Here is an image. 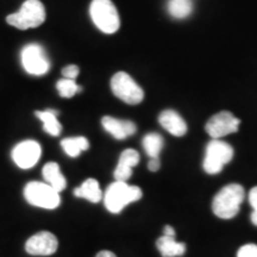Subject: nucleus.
Wrapping results in <instances>:
<instances>
[{
    "mask_svg": "<svg viewBox=\"0 0 257 257\" xmlns=\"http://www.w3.org/2000/svg\"><path fill=\"white\" fill-rule=\"evenodd\" d=\"M245 192L240 185L231 184L221 188L212 201V210L221 219H231L239 212Z\"/></svg>",
    "mask_w": 257,
    "mask_h": 257,
    "instance_id": "f257e3e1",
    "label": "nucleus"
},
{
    "mask_svg": "<svg viewBox=\"0 0 257 257\" xmlns=\"http://www.w3.org/2000/svg\"><path fill=\"white\" fill-rule=\"evenodd\" d=\"M142 189L137 186H130L124 181H115L106 189L104 204L111 213H120L131 202L142 198Z\"/></svg>",
    "mask_w": 257,
    "mask_h": 257,
    "instance_id": "f03ea898",
    "label": "nucleus"
},
{
    "mask_svg": "<svg viewBox=\"0 0 257 257\" xmlns=\"http://www.w3.org/2000/svg\"><path fill=\"white\" fill-rule=\"evenodd\" d=\"M89 15L95 27L105 34H114L120 27L119 15L111 0H93Z\"/></svg>",
    "mask_w": 257,
    "mask_h": 257,
    "instance_id": "7ed1b4c3",
    "label": "nucleus"
},
{
    "mask_svg": "<svg viewBox=\"0 0 257 257\" xmlns=\"http://www.w3.org/2000/svg\"><path fill=\"white\" fill-rule=\"evenodd\" d=\"M46 21V9L40 0H27L17 14L6 17V22L19 30L37 28Z\"/></svg>",
    "mask_w": 257,
    "mask_h": 257,
    "instance_id": "20e7f679",
    "label": "nucleus"
},
{
    "mask_svg": "<svg viewBox=\"0 0 257 257\" xmlns=\"http://www.w3.org/2000/svg\"><path fill=\"white\" fill-rule=\"evenodd\" d=\"M24 197L29 204L46 210H54L61 202L59 192L46 182L40 181L29 182L24 188Z\"/></svg>",
    "mask_w": 257,
    "mask_h": 257,
    "instance_id": "39448f33",
    "label": "nucleus"
},
{
    "mask_svg": "<svg viewBox=\"0 0 257 257\" xmlns=\"http://www.w3.org/2000/svg\"><path fill=\"white\" fill-rule=\"evenodd\" d=\"M233 157V149L229 143L212 140L207 144L202 167L207 174H218Z\"/></svg>",
    "mask_w": 257,
    "mask_h": 257,
    "instance_id": "423d86ee",
    "label": "nucleus"
},
{
    "mask_svg": "<svg viewBox=\"0 0 257 257\" xmlns=\"http://www.w3.org/2000/svg\"><path fill=\"white\" fill-rule=\"evenodd\" d=\"M111 89L118 99L128 105H137L144 99L143 89L125 72H118L112 76Z\"/></svg>",
    "mask_w": 257,
    "mask_h": 257,
    "instance_id": "0eeeda50",
    "label": "nucleus"
},
{
    "mask_svg": "<svg viewBox=\"0 0 257 257\" xmlns=\"http://www.w3.org/2000/svg\"><path fill=\"white\" fill-rule=\"evenodd\" d=\"M22 63L31 75H43L50 68L46 51L38 44H29L22 50Z\"/></svg>",
    "mask_w": 257,
    "mask_h": 257,
    "instance_id": "6e6552de",
    "label": "nucleus"
},
{
    "mask_svg": "<svg viewBox=\"0 0 257 257\" xmlns=\"http://www.w3.org/2000/svg\"><path fill=\"white\" fill-rule=\"evenodd\" d=\"M240 120L229 111H221L214 114L206 123L205 130L212 140H220L221 137L236 133L239 127Z\"/></svg>",
    "mask_w": 257,
    "mask_h": 257,
    "instance_id": "1a4fd4ad",
    "label": "nucleus"
},
{
    "mask_svg": "<svg viewBox=\"0 0 257 257\" xmlns=\"http://www.w3.org/2000/svg\"><path fill=\"white\" fill-rule=\"evenodd\" d=\"M41 146L36 141H23L12 150V160L22 169H30L36 166L41 157Z\"/></svg>",
    "mask_w": 257,
    "mask_h": 257,
    "instance_id": "9d476101",
    "label": "nucleus"
},
{
    "mask_svg": "<svg viewBox=\"0 0 257 257\" xmlns=\"http://www.w3.org/2000/svg\"><path fill=\"white\" fill-rule=\"evenodd\" d=\"M57 248H59V240L55 234L49 231H41L31 236L25 243L27 252L34 256H50L56 252Z\"/></svg>",
    "mask_w": 257,
    "mask_h": 257,
    "instance_id": "9b49d317",
    "label": "nucleus"
},
{
    "mask_svg": "<svg viewBox=\"0 0 257 257\" xmlns=\"http://www.w3.org/2000/svg\"><path fill=\"white\" fill-rule=\"evenodd\" d=\"M101 124L102 127L118 141H123L125 138L133 136L136 134L137 130L134 121L117 119V118L110 117V115H105L101 119Z\"/></svg>",
    "mask_w": 257,
    "mask_h": 257,
    "instance_id": "f8f14e48",
    "label": "nucleus"
},
{
    "mask_svg": "<svg viewBox=\"0 0 257 257\" xmlns=\"http://www.w3.org/2000/svg\"><path fill=\"white\" fill-rule=\"evenodd\" d=\"M140 162V154L134 149H126L120 154L117 168L114 169L115 181L126 182L133 175V168Z\"/></svg>",
    "mask_w": 257,
    "mask_h": 257,
    "instance_id": "ddd939ff",
    "label": "nucleus"
},
{
    "mask_svg": "<svg viewBox=\"0 0 257 257\" xmlns=\"http://www.w3.org/2000/svg\"><path fill=\"white\" fill-rule=\"evenodd\" d=\"M159 123L165 130L172 134L173 136L181 137L187 133V124L184 118L174 110H166L161 112L159 117Z\"/></svg>",
    "mask_w": 257,
    "mask_h": 257,
    "instance_id": "4468645a",
    "label": "nucleus"
},
{
    "mask_svg": "<svg viewBox=\"0 0 257 257\" xmlns=\"http://www.w3.org/2000/svg\"><path fill=\"white\" fill-rule=\"evenodd\" d=\"M42 174H43V178L46 180V184L51 186L59 193L67 187V180L61 173L60 166L56 162H48L43 167Z\"/></svg>",
    "mask_w": 257,
    "mask_h": 257,
    "instance_id": "2eb2a0df",
    "label": "nucleus"
},
{
    "mask_svg": "<svg viewBox=\"0 0 257 257\" xmlns=\"http://www.w3.org/2000/svg\"><path fill=\"white\" fill-rule=\"evenodd\" d=\"M156 246L163 257L182 256L186 252L185 243L176 242L175 237L165 236V234L157 239Z\"/></svg>",
    "mask_w": 257,
    "mask_h": 257,
    "instance_id": "dca6fc26",
    "label": "nucleus"
},
{
    "mask_svg": "<svg viewBox=\"0 0 257 257\" xmlns=\"http://www.w3.org/2000/svg\"><path fill=\"white\" fill-rule=\"evenodd\" d=\"M74 195L87 199L91 202H99L102 199V191L95 179H87L80 187L74 189Z\"/></svg>",
    "mask_w": 257,
    "mask_h": 257,
    "instance_id": "f3484780",
    "label": "nucleus"
},
{
    "mask_svg": "<svg viewBox=\"0 0 257 257\" xmlns=\"http://www.w3.org/2000/svg\"><path fill=\"white\" fill-rule=\"evenodd\" d=\"M37 118H40L43 123V130L47 134H49L50 136L57 137L60 136L61 131H62V125L59 120H57V114L59 111L56 110H50L48 108L46 111H36L35 112Z\"/></svg>",
    "mask_w": 257,
    "mask_h": 257,
    "instance_id": "a211bd4d",
    "label": "nucleus"
},
{
    "mask_svg": "<svg viewBox=\"0 0 257 257\" xmlns=\"http://www.w3.org/2000/svg\"><path fill=\"white\" fill-rule=\"evenodd\" d=\"M64 153L70 157H78L82 152L89 148V142L86 137L79 136V137H69L64 138L61 142Z\"/></svg>",
    "mask_w": 257,
    "mask_h": 257,
    "instance_id": "6ab92c4d",
    "label": "nucleus"
},
{
    "mask_svg": "<svg viewBox=\"0 0 257 257\" xmlns=\"http://www.w3.org/2000/svg\"><path fill=\"white\" fill-rule=\"evenodd\" d=\"M168 12L173 18L185 19L193 12L192 0H168Z\"/></svg>",
    "mask_w": 257,
    "mask_h": 257,
    "instance_id": "aec40b11",
    "label": "nucleus"
},
{
    "mask_svg": "<svg viewBox=\"0 0 257 257\" xmlns=\"http://www.w3.org/2000/svg\"><path fill=\"white\" fill-rule=\"evenodd\" d=\"M142 144L150 159H157L163 148V137L156 133H150L144 136Z\"/></svg>",
    "mask_w": 257,
    "mask_h": 257,
    "instance_id": "412c9836",
    "label": "nucleus"
},
{
    "mask_svg": "<svg viewBox=\"0 0 257 257\" xmlns=\"http://www.w3.org/2000/svg\"><path fill=\"white\" fill-rule=\"evenodd\" d=\"M56 88L62 98H72L78 92H81V87L75 82V80L70 79H61L56 83Z\"/></svg>",
    "mask_w": 257,
    "mask_h": 257,
    "instance_id": "4be33fe9",
    "label": "nucleus"
},
{
    "mask_svg": "<svg viewBox=\"0 0 257 257\" xmlns=\"http://www.w3.org/2000/svg\"><path fill=\"white\" fill-rule=\"evenodd\" d=\"M237 257H257V245L256 244H246L237 252Z\"/></svg>",
    "mask_w": 257,
    "mask_h": 257,
    "instance_id": "5701e85b",
    "label": "nucleus"
},
{
    "mask_svg": "<svg viewBox=\"0 0 257 257\" xmlns=\"http://www.w3.org/2000/svg\"><path fill=\"white\" fill-rule=\"evenodd\" d=\"M79 67L75 66V64H70V66L64 67L62 69V75L63 78L66 79H70V80H75L79 75Z\"/></svg>",
    "mask_w": 257,
    "mask_h": 257,
    "instance_id": "b1692460",
    "label": "nucleus"
},
{
    "mask_svg": "<svg viewBox=\"0 0 257 257\" xmlns=\"http://www.w3.org/2000/svg\"><path fill=\"white\" fill-rule=\"evenodd\" d=\"M249 202L253 208V211H257V187H253L249 193Z\"/></svg>",
    "mask_w": 257,
    "mask_h": 257,
    "instance_id": "393cba45",
    "label": "nucleus"
},
{
    "mask_svg": "<svg viewBox=\"0 0 257 257\" xmlns=\"http://www.w3.org/2000/svg\"><path fill=\"white\" fill-rule=\"evenodd\" d=\"M160 167H161V162L159 157H157V159H150L149 163H148V168H149L150 172H157V170L160 169Z\"/></svg>",
    "mask_w": 257,
    "mask_h": 257,
    "instance_id": "a878e982",
    "label": "nucleus"
},
{
    "mask_svg": "<svg viewBox=\"0 0 257 257\" xmlns=\"http://www.w3.org/2000/svg\"><path fill=\"white\" fill-rule=\"evenodd\" d=\"M163 234L165 236H169V237H175V230L173 229L172 226H169V225H167V226H165V230H163Z\"/></svg>",
    "mask_w": 257,
    "mask_h": 257,
    "instance_id": "bb28decb",
    "label": "nucleus"
},
{
    "mask_svg": "<svg viewBox=\"0 0 257 257\" xmlns=\"http://www.w3.org/2000/svg\"><path fill=\"white\" fill-rule=\"evenodd\" d=\"M95 257H117L112 251H108V250H102L96 255Z\"/></svg>",
    "mask_w": 257,
    "mask_h": 257,
    "instance_id": "cd10ccee",
    "label": "nucleus"
},
{
    "mask_svg": "<svg viewBox=\"0 0 257 257\" xmlns=\"http://www.w3.org/2000/svg\"><path fill=\"white\" fill-rule=\"evenodd\" d=\"M250 218H251L252 224L255 225V226H257V211H252V213H251V216H250Z\"/></svg>",
    "mask_w": 257,
    "mask_h": 257,
    "instance_id": "c85d7f7f",
    "label": "nucleus"
}]
</instances>
